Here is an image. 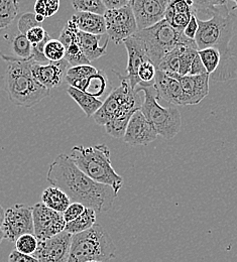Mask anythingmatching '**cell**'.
I'll use <instances>...</instances> for the list:
<instances>
[{
  "mask_svg": "<svg viewBox=\"0 0 237 262\" xmlns=\"http://www.w3.org/2000/svg\"><path fill=\"white\" fill-rule=\"evenodd\" d=\"M198 29H199V25H198V20H197V16L195 14L192 15L188 26L186 27V29L184 30V34L188 37V38H191V39H195L196 37V34L198 32Z\"/></svg>",
  "mask_w": 237,
  "mask_h": 262,
  "instance_id": "cell-40",
  "label": "cell"
},
{
  "mask_svg": "<svg viewBox=\"0 0 237 262\" xmlns=\"http://www.w3.org/2000/svg\"><path fill=\"white\" fill-rule=\"evenodd\" d=\"M11 53L4 60L13 62H30L33 58V45L29 41L26 34L17 33L10 40Z\"/></svg>",
  "mask_w": 237,
  "mask_h": 262,
  "instance_id": "cell-24",
  "label": "cell"
},
{
  "mask_svg": "<svg viewBox=\"0 0 237 262\" xmlns=\"http://www.w3.org/2000/svg\"><path fill=\"white\" fill-rule=\"evenodd\" d=\"M4 216H5V210L3 209V207L0 205V229L3 225V221H4Z\"/></svg>",
  "mask_w": 237,
  "mask_h": 262,
  "instance_id": "cell-44",
  "label": "cell"
},
{
  "mask_svg": "<svg viewBox=\"0 0 237 262\" xmlns=\"http://www.w3.org/2000/svg\"><path fill=\"white\" fill-rule=\"evenodd\" d=\"M67 92L70 97L84 111L87 117H93V115L100 109L103 104L100 99L96 98L84 91L78 90L73 87H69Z\"/></svg>",
  "mask_w": 237,
  "mask_h": 262,
  "instance_id": "cell-26",
  "label": "cell"
},
{
  "mask_svg": "<svg viewBox=\"0 0 237 262\" xmlns=\"http://www.w3.org/2000/svg\"><path fill=\"white\" fill-rule=\"evenodd\" d=\"M26 36L33 46H35L44 41L49 36V33L46 32V30L42 27L38 26L31 29L28 33H26Z\"/></svg>",
  "mask_w": 237,
  "mask_h": 262,
  "instance_id": "cell-39",
  "label": "cell"
},
{
  "mask_svg": "<svg viewBox=\"0 0 237 262\" xmlns=\"http://www.w3.org/2000/svg\"><path fill=\"white\" fill-rule=\"evenodd\" d=\"M193 1V11L194 14L204 13L211 14V12L218 6L227 4L229 0H192Z\"/></svg>",
  "mask_w": 237,
  "mask_h": 262,
  "instance_id": "cell-36",
  "label": "cell"
},
{
  "mask_svg": "<svg viewBox=\"0 0 237 262\" xmlns=\"http://www.w3.org/2000/svg\"><path fill=\"white\" fill-rule=\"evenodd\" d=\"M40 24H38L35 19V13L33 12H27L24 13L17 24V29L19 31V33L26 34L31 29L34 27H38Z\"/></svg>",
  "mask_w": 237,
  "mask_h": 262,
  "instance_id": "cell-37",
  "label": "cell"
},
{
  "mask_svg": "<svg viewBox=\"0 0 237 262\" xmlns=\"http://www.w3.org/2000/svg\"><path fill=\"white\" fill-rule=\"evenodd\" d=\"M70 158L90 179L111 187L118 195L123 187V178L113 168L111 152L107 145L98 144L88 147L76 145L72 148Z\"/></svg>",
  "mask_w": 237,
  "mask_h": 262,
  "instance_id": "cell-4",
  "label": "cell"
},
{
  "mask_svg": "<svg viewBox=\"0 0 237 262\" xmlns=\"http://www.w3.org/2000/svg\"><path fill=\"white\" fill-rule=\"evenodd\" d=\"M32 61L10 63L4 75V89L9 100L16 106L31 108L50 96V90L40 85L33 76Z\"/></svg>",
  "mask_w": 237,
  "mask_h": 262,
  "instance_id": "cell-5",
  "label": "cell"
},
{
  "mask_svg": "<svg viewBox=\"0 0 237 262\" xmlns=\"http://www.w3.org/2000/svg\"><path fill=\"white\" fill-rule=\"evenodd\" d=\"M199 57L206 69V72L209 76H211L218 69L221 61V56L218 50L214 48H207L198 51Z\"/></svg>",
  "mask_w": 237,
  "mask_h": 262,
  "instance_id": "cell-30",
  "label": "cell"
},
{
  "mask_svg": "<svg viewBox=\"0 0 237 262\" xmlns=\"http://www.w3.org/2000/svg\"><path fill=\"white\" fill-rule=\"evenodd\" d=\"M143 92L144 99L140 111L154 125L159 135L165 139L174 138L182 127V117L177 106L164 107L159 103L154 87H138L136 92Z\"/></svg>",
  "mask_w": 237,
  "mask_h": 262,
  "instance_id": "cell-8",
  "label": "cell"
},
{
  "mask_svg": "<svg viewBox=\"0 0 237 262\" xmlns=\"http://www.w3.org/2000/svg\"><path fill=\"white\" fill-rule=\"evenodd\" d=\"M229 1H232V2H234V4H235V5H234V7L236 8L237 10V0H229Z\"/></svg>",
  "mask_w": 237,
  "mask_h": 262,
  "instance_id": "cell-47",
  "label": "cell"
},
{
  "mask_svg": "<svg viewBox=\"0 0 237 262\" xmlns=\"http://www.w3.org/2000/svg\"><path fill=\"white\" fill-rule=\"evenodd\" d=\"M15 250L27 255H33L38 246V239L34 234L21 235L15 242Z\"/></svg>",
  "mask_w": 237,
  "mask_h": 262,
  "instance_id": "cell-32",
  "label": "cell"
},
{
  "mask_svg": "<svg viewBox=\"0 0 237 262\" xmlns=\"http://www.w3.org/2000/svg\"><path fill=\"white\" fill-rule=\"evenodd\" d=\"M158 136L159 134L154 125L146 119L139 109L131 118L123 140L125 143L133 146L147 145L155 141Z\"/></svg>",
  "mask_w": 237,
  "mask_h": 262,
  "instance_id": "cell-15",
  "label": "cell"
},
{
  "mask_svg": "<svg viewBox=\"0 0 237 262\" xmlns=\"http://www.w3.org/2000/svg\"><path fill=\"white\" fill-rule=\"evenodd\" d=\"M197 55L198 48L196 41L179 46L162 60L157 69L165 73L187 76L190 73L192 62Z\"/></svg>",
  "mask_w": 237,
  "mask_h": 262,
  "instance_id": "cell-13",
  "label": "cell"
},
{
  "mask_svg": "<svg viewBox=\"0 0 237 262\" xmlns=\"http://www.w3.org/2000/svg\"><path fill=\"white\" fill-rule=\"evenodd\" d=\"M115 253L116 246L112 238L96 223L91 229L72 235L68 262H109L115 258Z\"/></svg>",
  "mask_w": 237,
  "mask_h": 262,
  "instance_id": "cell-6",
  "label": "cell"
},
{
  "mask_svg": "<svg viewBox=\"0 0 237 262\" xmlns=\"http://www.w3.org/2000/svg\"><path fill=\"white\" fill-rule=\"evenodd\" d=\"M78 33L79 30L77 27L71 19H69L66 27L62 30L59 36V40L64 45L66 49L65 59L71 67L91 64L82 51Z\"/></svg>",
  "mask_w": 237,
  "mask_h": 262,
  "instance_id": "cell-20",
  "label": "cell"
},
{
  "mask_svg": "<svg viewBox=\"0 0 237 262\" xmlns=\"http://www.w3.org/2000/svg\"><path fill=\"white\" fill-rule=\"evenodd\" d=\"M3 239H4V233H3L2 229H0V244H1V242H2Z\"/></svg>",
  "mask_w": 237,
  "mask_h": 262,
  "instance_id": "cell-46",
  "label": "cell"
},
{
  "mask_svg": "<svg viewBox=\"0 0 237 262\" xmlns=\"http://www.w3.org/2000/svg\"><path fill=\"white\" fill-rule=\"evenodd\" d=\"M40 198L44 205L59 213H64L72 203L64 191L53 186L45 189Z\"/></svg>",
  "mask_w": 237,
  "mask_h": 262,
  "instance_id": "cell-25",
  "label": "cell"
},
{
  "mask_svg": "<svg viewBox=\"0 0 237 262\" xmlns=\"http://www.w3.org/2000/svg\"><path fill=\"white\" fill-rule=\"evenodd\" d=\"M47 181L64 191L72 203H81L97 214L110 210L117 196L111 187L90 179L65 154L59 155L49 165Z\"/></svg>",
  "mask_w": 237,
  "mask_h": 262,
  "instance_id": "cell-2",
  "label": "cell"
},
{
  "mask_svg": "<svg viewBox=\"0 0 237 262\" xmlns=\"http://www.w3.org/2000/svg\"><path fill=\"white\" fill-rule=\"evenodd\" d=\"M169 0H133L132 8L138 31L150 28L165 18Z\"/></svg>",
  "mask_w": 237,
  "mask_h": 262,
  "instance_id": "cell-14",
  "label": "cell"
},
{
  "mask_svg": "<svg viewBox=\"0 0 237 262\" xmlns=\"http://www.w3.org/2000/svg\"><path fill=\"white\" fill-rule=\"evenodd\" d=\"M71 2L77 12H91L104 15L107 11L102 0H71Z\"/></svg>",
  "mask_w": 237,
  "mask_h": 262,
  "instance_id": "cell-31",
  "label": "cell"
},
{
  "mask_svg": "<svg viewBox=\"0 0 237 262\" xmlns=\"http://www.w3.org/2000/svg\"><path fill=\"white\" fill-rule=\"evenodd\" d=\"M85 209H86V207L81 203H77V202L71 203V205L66 209V211L63 213L66 223H69V222L77 219L80 215L83 214Z\"/></svg>",
  "mask_w": 237,
  "mask_h": 262,
  "instance_id": "cell-38",
  "label": "cell"
},
{
  "mask_svg": "<svg viewBox=\"0 0 237 262\" xmlns=\"http://www.w3.org/2000/svg\"><path fill=\"white\" fill-rule=\"evenodd\" d=\"M60 8V0H36L34 3V13L51 17L58 12Z\"/></svg>",
  "mask_w": 237,
  "mask_h": 262,
  "instance_id": "cell-34",
  "label": "cell"
},
{
  "mask_svg": "<svg viewBox=\"0 0 237 262\" xmlns=\"http://www.w3.org/2000/svg\"><path fill=\"white\" fill-rule=\"evenodd\" d=\"M80 32L103 35L106 33L104 15L91 12H76L70 18Z\"/></svg>",
  "mask_w": 237,
  "mask_h": 262,
  "instance_id": "cell-22",
  "label": "cell"
},
{
  "mask_svg": "<svg viewBox=\"0 0 237 262\" xmlns=\"http://www.w3.org/2000/svg\"><path fill=\"white\" fill-rule=\"evenodd\" d=\"M67 60L58 63H50L46 65L37 64L32 61L31 70L34 79L45 88L51 90L60 87L65 80L69 69Z\"/></svg>",
  "mask_w": 237,
  "mask_h": 262,
  "instance_id": "cell-18",
  "label": "cell"
},
{
  "mask_svg": "<svg viewBox=\"0 0 237 262\" xmlns=\"http://www.w3.org/2000/svg\"><path fill=\"white\" fill-rule=\"evenodd\" d=\"M86 262H101V261H96V260H91V261H86Z\"/></svg>",
  "mask_w": 237,
  "mask_h": 262,
  "instance_id": "cell-48",
  "label": "cell"
},
{
  "mask_svg": "<svg viewBox=\"0 0 237 262\" xmlns=\"http://www.w3.org/2000/svg\"><path fill=\"white\" fill-rule=\"evenodd\" d=\"M173 75L181 84L184 93V106L199 104L208 95L210 81V76L208 74L199 76H181L178 74Z\"/></svg>",
  "mask_w": 237,
  "mask_h": 262,
  "instance_id": "cell-19",
  "label": "cell"
},
{
  "mask_svg": "<svg viewBox=\"0 0 237 262\" xmlns=\"http://www.w3.org/2000/svg\"><path fill=\"white\" fill-rule=\"evenodd\" d=\"M154 89L158 100L174 106H184V93L178 79L170 73L157 70Z\"/></svg>",
  "mask_w": 237,
  "mask_h": 262,
  "instance_id": "cell-17",
  "label": "cell"
},
{
  "mask_svg": "<svg viewBox=\"0 0 237 262\" xmlns=\"http://www.w3.org/2000/svg\"><path fill=\"white\" fill-rule=\"evenodd\" d=\"M104 5L108 9H117L127 5H131L133 0H102Z\"/></svg>",
  "mask_w": 237,
  "mask_h": 262,
  "instance_id": "cell-43",
  "label": "cell"
},
{
  "mask_svg": "<svg viewBox=\"0 0 237 262\" xmlns=\"http://www.w3.org/2000/svg\"><path fill=\"white\" fill-rule=\"evenodd\" d=\"M8 262H38V260L34 257V255L23 254L14 249L9 254Z\"/></svg>",
  "mask_w": 237,
  "mask_h": 262,
  "instance_id": "cell-41",
  "label": "cell"
},
{
  "mask_svg": "<svg viewBox=\"0 0 237 262\" xmlns=\"http://www.w3.org/2000/svg\"><path fill=\"white\" fill-rule=\"evenodd\" d=\"M44 54L50 63H58L65 60L66 49L59 39L50 38L45 45Z\"/></svg>",
  "mask_w": 237,
  "mask_h": 262,
  "instance_id": "cell-29",
  "label": "cell"
},
{
  "mask_svg": "<svg viewBox=\"0 0 237 262\" xmlns=\"http://www.w3.org/2000/svg\"><path fill=\"white\" fill-rule=\"evenodd\" d=\"M67 83L70 87L84 91L96 98L102 96L110 85L106 74L101 70H98L96 74L90 76L89 78L82 80H71Z\"/></svg>",
  "mask_w": 237,
  "mask_h": 262,
  "instance_id": "cell-21",
  "label": "cell"
},
{
  "mask_svg": "<svg viewBox=\"0 0 237 262\" xmlns=\"http://www.w3.org/2000/svg\"><path fill=\"white\" fill-rule=\"evenodd\" d=\"M72 243V234L66 231L49 238L38 241L34 257L38 262H68Z\"/></svg>",
  "mask_w": 237,
  "mask_h": 262,
  "instance_id": "cell-12",
  "label": "cell"
},
{
  "mask_svg": "<svg viewBox=\"0 0 237 262\" xmlns=\"http://www.w3.org/2000/svg\"><path fill=\"white\" fill-rule=\"evenodd\" d=\"M106 33L115 45L123 42L138 31L132 5L108 9L104 14Z\"/></svg>",
  "mask_w": 237,
  "mask_h": 262,
  "instance_id": "cell-9",
  "label": "cell"
},
{
  "mask_svg": "<svg viewBox=\"0 0 237 262\" xmlns=\"http://www.w3.org/2000/svg\"><path fill=\"white\" fill-rule=\"evenodd\" d=\"M1 229L4 239L15 242L21 235L34 234L33 207L25 204H15L5 211L4 221Z\"/></svg>",
  "mask_w": 237,
  "mask_h": 262,
  "instance_id": "cell-10",
  "label": "cell"
},
{
  "mask_svg": "<svg viewBox=\"0 0 237 262\" xmlns=\"http://www.w3.org/2000/svg\"><path fill=\"white\" fill-rule=\"evenodd\" d=\"M136 34L143 41L149 61L157 68L179 46L195 42V39L188 38L183 32L174 29L165 18L150 28L137 31Z\"/></svg>",
  "mask_w": 237,
  "mask_h": 262,
  "instance_id": "cell-7",
  "label": "cell"
},
{
  "mask_svg": "<svg viewBox=\"0 0 237 262\" xmlns=\"http://www.w3.org/2000/svg\"><path fill=\"white\" fill-rule=\"evenodd\" d=\"M157 67L150 61L143 62L138 69V78L140 80V85L138 87H152L155 84ZM137 87V88H138Z\"/></svg>",
  "mask_w": 237,
  "mask_h": 262,
  "instance_id": "cell-33",
  "label": "cell"
},
{
  "mask_svg": "<svg viewBox=\"0 0 237 262\" xmlns=\"http://www.w3.org/2000/svg\"><path fill=\"white\" fill-rule=\"evenodd\" d=\"M20 0H0V30L8 28L19 11Z\"/></svg>",
  "mask_w": 237,
  "mask_h": 262,
  "instance_id": "cell-28",
  "label": "cell"
},
{
  "mask_svg": "<svg viewBox=\"0 0 237 262\" xmlns=\"http://www.w3.org/2000/svg\"><path fill=\"white\" fill-rule=\"evenodd\" d=\"M120 79V85L111 90L100 109L93 115L94 121L105 126L106 132L114 138H123L133 115L140 109L139 92L133 89L124 76L113 71Z\"/></svg>",
  "mask_w": 237,
  "mask_h": 262,
  "instance_id": "cell-3",
  "label": "cell"
},
{
  "mask_svg": "<svg viewBox=\"0 0 237 262\" xmlns=\"http://www.w3.org/2000/svg\"><path fill=\"white\" fill-rule=\"evenodd\" d=\"M193 14L194 13H173L167 9L165 19L177 31L184 32Z\"/></svg>",
  "mask_w": 237,
  "mask_h": 262,
  "instance_id": "cell-35",
  "label": "cell"
},
{
  "mask_svg": "<svg viewBox=\"0 0 237 262\" xmlns=\"http://www.w3.org/2000/svg\"><path fill=\"white\" fill-rule=\"evenodd\" d=\"M203 74H207L206 69L204 67L203 63L199 57V54L194 58L192 65H191V69H190V73L189 75L191 76H199V75H203Z\"/></svg>",
  "mask_w": 237,
  "mask_h": 262,
  "instance_id": "cell-42",
  "label": "cell"
},
{
  "mask_svg": "<svg viewBox=\"0 0 237 262\" xmlns=\"http://www.w3.org/2000/svg\"><path fill=\"white\" fill-rule=\"evenodd\" d=\"M96 220L97 213L91 208H86L82 215L66 224L65 231L72 235L85 232L91 229L96 224Z\"/></svg>",
  "mask_w": 237,
  "mask_h": 262,
  "instance_id": "cell-27",
  "label": "cell"
},
{
  "mask_svg": "<svg viewBox=\"0 0 237 262\" xmlns=\"http://www.w3.org/2000/svg\"><path fill=\"white\" fill-rule=\"evenodd\" d=\"M211 17L204 20L197 16L199 29L195 37L198 51L214 48L221 61L218 69L210 76L214 82L237 79V10L227 4L216 7Z\"/></svg>",
  "mask_w": 237,
  "mask_h": 262,
  "instance_id": "cell-1",
  "label": "cell"
},
{
  "mask_svg": "<svg viewBox=\"0 0 237 262\" xmlns=\"http://www.w3.org/2000/svg\"><path fill=\"white\" fill-rule=\"evenodd\" d=\"M35 19L38 24H41L44 20H45V17L41 16V15H38V14H35Z\"/></svg>",
  "mask_w": 237,
  "mask_h": 262,
  "instance_id": "cell-45",
  "label": "cell"
},
{
  "mask_svg": "<svg viewBox=\"0 0 237 262\" xmlns=\"http://www.w3.org/2000/svg\"><path fill=\"white\" fill-rule=\"evenodd\" d=\"M125 49L127 51L128 61H127V75L125 78L130 82L133 89L136 90V88L140 85V80L138 78V69L140 65L145 62L149 61L145 46L141 38L136 34V33L132 35L131 37L126 38L123 41Z\"/></svg>",
  "mask_w": 237,
  "mask_h": 262,
  "instance_id": "cell-16",
  "label": "cell"
},
{
  "mask_svg": "<svg viewBox=\"0 0 237 262\" xmlns=\"http://www.w3.org/2000/svg\"><path fill=\"white\" fill-rule=\"evenodd\" d=\"M78 35L82 51L90 63L97 61L98 59L106 55L109 38L106 40L103 47H100L99 41L101 39L102 35L83 33L80 31L78 33Z\"/></svg>",
  "mask_w": 237,
  "mask_h": 262,
  "instance_id": "cell-23",
  "label": "cell"
},
{
  "mask_svg": "<svg viewBox=\"0 0 237 262\" xmlns=\"http://www.w3.org/2000/svg\"><path fill=\"white\" fill-rule=\"evenodd\" d=\"M34 234L38 241L52 238L65 231L66 221L63 213L48 208L42 203H36L33 207Z\"/></svg>",
  "mask_w": 237,
  "mask_h": 262,
  "instance_id": "cell-11",
  "label": "cell"
}]
</instances>
